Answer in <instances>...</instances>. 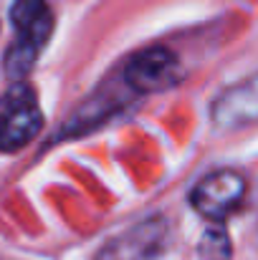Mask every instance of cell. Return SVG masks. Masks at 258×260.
<instances>
[{
  "label": "cell",
  "mask_w": 258,
  "mask_h": 260,
  "mask_svg": "<svg viewBox=\"0 0 258 260\" xmlns=\"http://www.w3.org/2000/svg\"><path fill=\"white\" fill-rule=\"evenodd\" d=\"M43 129V114L33 86L18 81L0 96V152L13 154Z\"/></svg>",
  "instance_id": "7a4b0ae2"
},
{
  "label": "cell",
  "mask_w": 258,
  "mask_h": 260,
  "mask_svg": "<svg viewBox=\"0 0 258 260\" xmlns=\"http://www.w3.org/2000/svg\"><path fill=\"white\" fill-rule=\"evenodd\" d=\"M213 121L220 129H238L258 121V76L228 88L213 104Z\"/></svg>",
  "instance_id": "8992f818"
},
{
  "label": "cell",
  "mask_w": 258,
  "mask_h": 260,
  "mask_svg": "<svg viewBox=\"0 0 258 260\" xmlns=\"http://www.w3.org/2000/svg\"><path fill=\"white\" fill-rule=\"evenodd\" d=\"M177 58L167 48H147L129 58L124 66V81L134 93H152L175 84L177 79Z\"/></svg>",
  "instance_id": "5b68a950"
},
{
  "label": "cell",
  "mask_w": 258,
  "mask_h": 260,
  "mask_svg": "<svg viewBox=\"0 0 258 260\" xmlns=\"http://www.w3.org/2000/svg\"><path fill=\"white\" fill-rule=\"evenodd\" d=\"M10 23L15 28V41L10 43L3 69L8 76H25L38 61L43 46L53 30V13L46 0H15L10 5Z\"/></svg>",
  "instance_id": "6da1fadb"
},
{
  "label": "cell",
  "mask_w": 258,
  "mask_h": 260,
  "mask_svg": "<svg viewBox=\"0 0 258 260\" xmlns=\"http://www.w3.org/2000/svg\"><path fill=\"white\" fill-rule=\"evenodd\" d=\"M243 194H246V179L238 172L220 170L197 182L190 202L200 215L210 220H223L241 205Z\"/></svg>",
  "instance_id": "277c9868"
},
{
  "label": "cell",
  "mask_w": 258,
  "mask_h": 260,
  "mask_svg": "<svg viewBox=\"0 0 258 260\" xmlns=\"http://www.w3.org/2000/svg\"><path fill=\"white\" fill-rule=\"evenodd\" d=\"M167 243V222L147 217L132 230L109 240L94 260H155Z\"/></svg>",
  "instance_id": "3957f363"
},
{
  "label": "cell",
  "mask_w": 258,
  "mask_h": 260,
  "mask_svg": "<svg viewBox=\"0 0 258 260\" xmlns=\"http://www.w3.org/2000/svg\"><path fill=\"white\" fill-rule=\"evenodd\" d=\"M200 253L205 260H228L231 245H228L225 230H208V235L203 238Z\"/></svg>",
  "instance_id": "52a82bcc"
}]
</instances>
